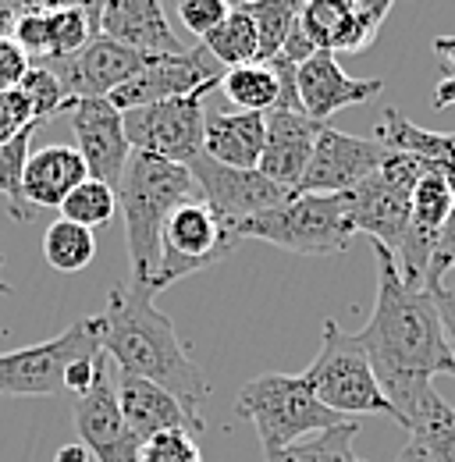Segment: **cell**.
Returning <instances> with one entry per match:
<instances>
[{"label": "cell", "mask_w": 455, "mask_h": 462, "mask_svg": "<svg viewBox=\"0 0 455 462\" xmlns=\"http://www.w3.org/2000/svg\"><path fill=\"white\" fill-rule=\"evenodd\" d=\"M374 260L377 299L367 328L356 338L377 374L385 399L392 402V420L402 427V420L434 392V377H455V356L431 291L402 282L392 249L374 245Z\"/></svg>", "instance_id": "6da1fadb"}, {"label": "cell", "mask_w": 455, "mask_h": 462, "mask_svg": "<svg viewBox=\"0 0 455 462\" xmlns=\"http://www.w3.org/2000/svg\"><path fill=\"white\" fill-rule=\"evenodd\" d=\"M153 299L157 295L135 282L114 285L107 291V310L100 313V348L117 374L161 384L192 416H200V405L210 399V381Z\"/></svg>", "instance_id": "7a4b0ae2"}, {"label": "cell", "mask_w": 455, "mask_h": 462, "mask_svg": "<svg viewBox=\"0 0 455 462\" xmlns=\"http://www.w3.org/2000/svg\"><path fill=\"white\" fill-rule=\"evenodd\" d=\"M114 196L121 203L125 245H128V263H132L128 282L146 289L157 263H161L164 221L171 217L174 207H181L189 199H200V189H196L185 164H171V161L150 157L143 150H132L125 168H121L117 185H114Z\"/></svg>", "instance_id": "3957f363"}, {"label": "cell", "mask_w": 455, "mask_h": 462, "mask_svg": "<svg viewBox=\"0 0 455 462\" xmlns=\"http://www.w3.org/2000/svg\"><path fill=\"white\" fill-rule=\"evenodd\" d=\"M235 416L256 427L267 459L292 448L302 438L345 423V416L317 402L302 374H264L246 381L242 392L235 395Z\"/></svg>", "instance_id": "277c9868"}, {"label": "cell", "mask_w": 455, "mask_h": 462, "mask_svg": "<svg viewBox=\"0 0 455 462\" xmlns=\"http://www.w3.org/2000/svg\"><path fill=\"white\" fill-rule=\"evenodd\" d=\"M235 242L238 238H260L284 253L299 256H335L345 253L356 238L352 217H348V196H317V192H295L288 203L271 207L256 217H246L231 225Z\"/></svg>", "instance_id": "5b68a950"}, {"label": "cell", "mask_w": 455, "mask_h": 462, "mask_svg": "<svg viewBox=\"0 0 455 462\" xmlns=\"http://www.w3.org/2000/svg\"><path fill=\"white\" fill-rule=\"evenodd\" d=\"M302 381L310 384V392L317 395V402L328 405L339 416H395L392 402L385 399L377 374L367 359V352L359 346L356 335H345L335 320H324V338L317 359L302 370Z\"/></svg>", "instance_id": "8992f818"}, {"label": "cell", "mask_w": 455, "mask_h": 462, "mask_svg": "<svg viewBox=\"0 0 455 462\" xmlns=\"http://www.w3.org/2000/svg\"><path fill=\"white\" fill-rule=\"evenodd\" d=\"M441 171L420 157L409 153H392L381 161V168L363 178L348 196V217L356 235H370L374 245H385L398 253L405 235H409V217H413V189L423 174ZM455 181V178H452Z\"/></svg>", "instance_id": "52a82bcc"}, {"label": "cell", "mask_w": 455, "mask_h": 462, "mask_svg": "<svg viewBox=\"0 0 455 462\" xmlns=\"http://www.w3.org/2000/svg\"><path fill=\"white\" fill-rule=\"evenodd\" d=\"M100 348V317L75 320L64 335L40 346H22L0 352V395L7 399H57L64 395V374L75 359L97 356Z\"/></svg>", "instance_id": "ba28073f"}, {"label": "cell", "mask_w": 455, "mask_h": 462, "mask_svg": "<svg viewBox=\"0 0 455 462\" xmlns=\"http://www.w3.org/2000/svg\"><path fill=\"white\" fill-rule=\"evenodd\" d=\"M235 249V235L225 221L203 203V199H189L181 207L171 210V217L164 221L161 231V263L150 278L146 289L164 291L174 282L189 278V274H200L214 263H221L231 256Z\"/></svg>", "instance_id": "9c48e42d"}, {"label": "cell", "mask_w": 455, "mask_h": 462, "mask_svg": "<svg viewBox=\"0 0 455 462\" xmlns=\"http://www.w3.org/2000/svg\"><path fill=\"white\" fill-rule=\"evenodd\" d=\"M218 86H203L189 97H174L161 100L150 107H135L125 111V135L132 150H143L150 157H161L171 164H189L203 153V100L214 93Z\"/></svg>", "instance_id": "30bf717a"}, {"label": "cell", "mask_w": 455, "mask_h": 462, "mask_svg": "<svg viewBox=\"0 0 455 462\" xmlns=\"http://www.w3.org/2000/svg\"><path fill=\"white\" fill-rule=\"evenodd\" d=\"M221 79H225V64L203 43H196V47H185L181 54H153L146 60V68L135 71L125 86H117L107 100L125 115V111L150 107L161 100L189 97L203 86H221Z\"/></svg>", "instance_id": "8fae6325"}, {"label": "cell", "mask_w": 455, "mask_h": 462, "mask_svg": "<svg viewBox=\"0 0 455 462\" xmlns=\"http://www.w3.org/2000/svg\"><path fill=\"white\" fill-rule=\"evenodd\" d=\"M196 189H200V199L225 221L228 228L246 221V217H256L271 207H282L295 196V189H284L278 181L264 178L256 168H225L218 161H210L207 153H200L196 161L185 164Z\"/></svg>", "instance_id": "7c38bea8"}, {"label": "cell", "mask_w": 455, "mask_h": 462, "mask_svg": "<svg viewBox=\"0 0 455 462\" xmlns=\"http://www.w3.org/2000/svg\"><path fill=\"white\" fill-rule=\"evenodd\" d=\"M388 157V150L377 139H363V135H348L341 128L324 125L310 164L299 178L295 192H317V196H335V192H352L363 178L381 168V161Z\"/></svg>", "instance_id": "4fadbf2b"}, {"label": "cell", "mask_w": 455, "mask_h": 462, "mask_svg": "<svg viewBox=\"0 0 455 462\" xmlns=\"http://www.w3.org/2000/svg\"><path fill=\"white\" fill-rule=\"evenodd\" d=\"M71 420L79 430V445H86V452H93L97 462H139V441L121 420L111 381V359L104 352L97 356V374L89 392H82L71 405Z\"/></svg>", "instance_id": "5bb4252c"}, {"label": "cell", "mask_w": 455, "mask_h": 462, "mask_svg": "<svg viewBox=\"0 0 455 462\" xmlns=\"http://www.w3.org/2000/svg\"><path fill=\"white\" fill-rule=\"evenodd\" d=\"M153 54L132 51L125 43H117L111 36L97 32L82 51H75L71 58L43 60L64 86V93L71 100H107L117 86H125L135 71L146 68V60Z\"/></svg>", "instance_id": "9a60e30c"}, {"label": "cell", "mask_w": 455, "mask_h": 462, "mask_svg": "<svg viewBox=\"0 0 455 462\" xmlns=\"http://www.w3.org/2000/svg\"><path fill=\"white\" fill-rule=\"evenodd\" d=\"M385 89L381 79H352L339 64L335 54L317 51L310 60H302L295 68V93H299V111L320 125H328V117L367 104Z\"/></svg>", "instance_id": "2e32d148"}, {"label": "cell", "mask_w": 455, "mask_h": 462, "mask_svg": "<svg viewBox=\"0 0 455 462\" xmlns=\"http://www.w3.org/2000/svg\"><path fill=\"white\" fill-rule=\"evenodd\" d=\"M71 132H75V150L86 161L89 178L114 189L128 153H132L121 111L111 107V100H75L71 104Z\"/></svg>", "instance_id": "e0dca14e"}, {"label": "cell", "mask_w": 455, "mask_h": 462, "mask_svg": "<svg viewBox=\"0 0 455 462\" xmlns=\"http://www.w3.org/2000/svg\"><path fill=\"white\" fill-rule=\"evenodd\" d=\"M114 395H117L121 420L128 423V430H132V438L139 445L150 441V438H157V434H164V430H192V434H200L207 427V420L192 416L171 392H164L153 381L117 374Z\"/></svg>", "instance_id": "ac0fdd59"}, {"label": "cell", "mask_w": 455, "mask_h": 462, "mask_svg": "<svg viewBox=\"0 0 455 462\" xmlns=\"http://www.w3.org/2000/svg\"><path fill=\"white\" fill-rule=\"evenodd\" d=\"M320 128H324L320 121L299 115V111H271L256 171L284 185V189H295L306 164H310V153H313Z\"/></svg>", "instance_id": "d6986e66"}, {"label": "cell", "mask_w": 455, "mask_h": 462, "mask_svg": "<svg viewBox=\"0 0 455 462\" xmlns=\"http://www.w3.org/2000/svg\"><path fill=\"white\" fill-rule=\"evenodd\" d=\"M100 32L143 54H181L161 0H100Z\"/></svg>", "instance_id": "ffe728a7"}, {"label": "cell", "mask_w": 455, "mask_h": 462, "mask_svg": "<svg viewBox=\"0 0 455 462\" xmlns=\"http://www.w3.org/2000/svg\"><path fill=\"white\" fill-rule=\"evenodd\" d=\"M89 178L86 161L79 157L75 146L51 143L43 150H32L25 161V178H22V196L32 207H57Z\"/></svg>", "instance_id": "44dd1931"}, {"label": "cell", "mask_w": 455, "mask_h": 462, "mask_svg": "<svg viewBox=\"0 0 455 462\" xmlns=\"http://www.w3.org/2000/svg\"><path fill=\"white\" fill-rule=\"evenodd\" d=\"M267 115L253 111H210L203 121V153L225 168H256L264 153Z\"/></svg>", "instance_id": "7402d4cb"}, {"label": "cell", "mask_w": 455, "mask_h": 462, "mask_svg": "<svg viewBox=\"0 0 455 462\" xmlns=\"http://www.w3.org/2000/svg\"><path fill=\"white\" fill-rule=\"evenodd\" d=\"M409 441L398 462H455V409L438 392H431L402 420Z\"/></svg>", "instance_id": "603a6c76"}, {"label": "cell", "mask_w": 455, "mask_h": 462, "mask_svg": "<svg viewBox=\"0 0 455 462\" xmlns=\"http://www.w3.org/2000/svg\"><path fill=\"white\" fill-rule=\"evenodd\" d=\"M299 29L313 51L324 54H363L374 43L345 0H306L299 11Z\"/></svg>", "instance_id": "cb8c5ba5"}, {"label": "cell", "mask_w": 455, "mask_h": 462, "mask_svg": "<svg viewBox=\"0 0 455 462\" xmlns=\"http://www.w3.org/2000/svg\"><path fill=\"white\" fill-rule=\"evenodd\" d=\"M374 139L392 153L420 157V161L441 168L449 178H455V132H431V128L409 121L405 115H398L395 107H385V117H381Z\"/></svg>", "instance_id": "d4e9b609"}, {"label": "cell", "mask_w": 455, "mask_h": 462, "mask_svg": "<svg viewBox=\"0 0 455 462\" xmlns=\"http://www.w3.org/2000/svg\"><path fill=\"white\" fill-rule=\"evenodd\" d=\"M221 89H225L228 104H235V111H253V115H271L282 97V82L267 60L228 68Z\"/></svg>", "instance_id": "484cf974"}, {"label": "cell", "mask_w": 455, "mask_h": 462, "mask_svg": "<svg viewBox=\"0 0 455 462\" xmlns=\"http://www.w3.org/2000/svg\"><path fill=\"white\" fill-rule=\"evenodd\" d=\"M214 58L228 68H242V64H256L260 60V36H256V22L249 18V11L238 4L228 11V18L200 40Z\"/></svg>", "instance_id": "4316f807"}, {"label": "cell", "mask_w": 455, "mask_h": 462, "mask_svg": "<svg viewBox=\"0 0 455 462\" xmlns=\"http://www.w3.org/2000/svg\"><path fill=\"white\" fill-rule=\"evenodd\" d=\"M43 256H47V263L54 271H60V274H79V271H86L93 263L97 238H93L89 228L57 217L54 225L47 228V235H43Z\"/></svg>", "instance_id": "83f0119b"}, {"label": "cell", "mask_w": 455, "mask_h": 462, "mask_svg": "<svg viewBox=\"0 0 455 462\" xmlns=\"http://www.w3.org/2000/svg\"><path fill=\"white\" fill-rule=\"evenodd\" d=\"M306 0H242V7L249 11V18L256 22V36H260V60H274L282 54L288 32L299 22Z\"/></svg>", "instance_id": "f1b7e54d"}, {"label": "cell", "mask_w": 455, "mask_h": 462, "mask_svg": "<svg viewBox=\"0 0 455 462\" xmlns=\"http://www.w3.org/2000/svg\"><path fill=\"white\" fill-rule=\"evenodd\" d=\"M356 434H359V423L356 420H345V423L331 427V430H320L313 438L295 441L292 448L271 456L267 462H363L352 452Z\"/></svg>", "instance_id": "f546056e"}, {"label": "cell", "mask_w": 455, "mask_h": 462, "mask_svg": "<svg viewBox=\"0 0 455 462\" xmlns=\"http://www.w3.org/2000/svg\"><path fill=\"white\" fill-rule=\"evenodd\" d=\"M117 214V196H114L111 185L97 181V178H86L64 203H60V217L64 221H75L82 228L97 231L107 228Z\"/></svg>", "instance_id": "4dcf8cb0"}, {"label": "cell", "mask_w": 455, "mask_h": 462, "mask_svg": "<svg viewBox=\"0 0 455 462\" xmlns=\"http://www.w3.org/2000/svg\"><path fill=\"white\" fill-rule=\"evenodd\" d=\"M40 125L25 128L22 135H14L11 143L0 146V196L7 199L11 207V217L14 221H29V203L22 196V178H25V161L32 153V135H36Z\"/></svg>", "instance_id": "1f68e13d"}, {"label": "cell", "mask_w": 455, "mask_h": 462, "mask_svg": "<svg viewBox=\"0 0 455 462\" xmlns=\"http://www.w3.org/2000/svg\"><path fill=\"white\" fill-rule=\"evenodd\" d=\"M18 93L25 97V104H29V111L32 117L43 125L47 117L54 115H64V111H71V97L64 93V86H60V79H57L54 71L47 68V64H29V71H25V79L18 82Z\"/></svg>", "instance_id": "d6a6232c"}, {"label": "cell", "mask_w": 455, "mask_h": 462, "mask_svg": "<svg viewBox=\"0 0 455 462\" xmlns=\"http://www.w3.org/2000/svg\"><path fill=\"white\" fill-rule=\"evenodd\" d=\"M139 462H203L192 430H164L139 445Z\"/></svg>", "instance_id": "836d02e7"}, {"label": "cell", "mask_w": 455, "mask_h": 462, "mask_svg": "<svg viewBox=\"0 0 455 462\" xmlns=\"http://www.w3.org/2000/svg\"><path fill=\"white\" fill-rule=\"evenodd\" d=\"M238 4L242 0H178V14H181L185 29L203 40L207 32H214L225 22L228 11L238 7Z\"/></svg>", "instance_id": "e575fe53"}, {"label": "cell", "mask_w": 455, "mask_h": 462, "mask_svg": "<svg viewBox=\"0 0 455 462\" xmlns=\"http://www.w3.org/2000/svg\"><path fill=\"white\" fill-rule=\"evenodd\" d=\"M455 267V203L445 217V225L438 231V242H434V253H431V263H427V278H423V289H438L445 285V274Z\"/></svg>", "instance_id": "d590c367"}, {"label": "cell", "mask_w": 455, "mask_h": 462, "mask_svg": "<svg viewBox=\"0 0 455 462\" xmlns=\"http://www.w3.org/2000/svg\"><path fill=\"white\" fill-rule=\"evenodd\" d=\"M32 125H40V121L32 117L29 104H25V97H22L18 89L0 93V146L11 143L14 135H22V132L32 128Z\"/></svg>", "instance_id": "8d00e7d4"}, {"label": "cell", "mask_w": 455, "mask_h": 462, "mask_svg": "<svg viewBox=\"0 0 455 462\" xmlns=\"http://www.w3.org/2000/svg\"><path fill=\"white\" fill-rule=\"evenodd\" d=\"M29 64H32L29 54H25L11 36H0V93L18 89V82L25 79Z\"/></svg>", "instance_id": "74e56055"}, {"label": "cell", "mask_w": 455, "mask_h": 462, "mask_svg": "<svg viewBox=\"0 0 455 462\" xmlns=\"http://www.w3.org/2000/svg\"><path fill=\"white\" fill-rule=\"evenodd\" d=\"M345 4L352 7V14L359 18V25L367 29L370 40H377L381 25L388 22V11L395 7V0H345Z\"/></svg>", "instance_id": "f35d334b"}, {"label": "cell", "mask_w": 455, "mask_h": 462, "mask_svg": "<svg viewBox=\"0 0 455 462\" xmlns=\"http://www.w3.org/2000/svg\"><path fill=\"white\" fill-rule=\"evenodd\" d=\"M431 299L438 306V317H441V328H445V338L455 356V285H438L431 289Z\"/></svg>", "instance_id": "ab89813d"}, {"label": "cell", "mask_w": 455, "mask_h": 462, "mask_svg": "<svg viewBox=\"0 0 455 462\" xmlns=\"http://www.w3.org/2000/svg\"><path fill=\"white\" fill-rule=\"evenodd\" d=\"M54 0H0V36H7V29H11V22L18 18V14H29V11H43V7H51Z\"/></svg>", "instance_id": "60d3db41"}, {"label": "cell", "mask_w": 455, "mask_h": 462, "mask_svg": "<svg viewBox=\"0 0 455 462\" xmlns=\"http://www.w3.org/2000/svg\"><path fill=\"white\" fill-rule=\"evenodd\" d=\"M434 107H438V111L455 107V75H449V79L438 82V89H434Z\"/></svg>", "instance_id": "b9f144b4"}, {"label": "cell", "mask_w": 455, "mask_h": 462, "mask_svg": "<svg viewBox=\"0 0 455 462\" xmlns=\"http://www.w3.org/2000/svg\"><path fill=\"white\" fill-rule=\"evenodd\" d=\"M431 47H434L438 60H441V64H449V68L455 71V36H434V43H431Z\"/></svg>", "instance_id": "7bdbcfd3"}, {"label": "cell", "mask_w": 455, "mask_h": 462, "mask_svg": "<svg viewBox=\"0 0 455 462\" xmlns=\"http://www.w3.org/2000/svg\"><path fill=\"white\" fill-rule=\"evenodd\" d=\"M54 462H89V452H86V445H60Z\"/></svg>", "instance_id": "ee69618b"}, {"label": "cell", "mask_w": 455, "mask_h": 462, "mask_svg": "<svg viewBox=\"0 0 455 462\" xmlns=\"http://www.w3.org/2000/svg\"><path fill=\"white\" fill-rule=\"evenodd\" d=\"M0 263H4V256H0ZM11 291H14V289H11V285H7L4 278H0V295H11Z\"/></svg>", "instance_id": "f6af8a7d"}]
</instances>
